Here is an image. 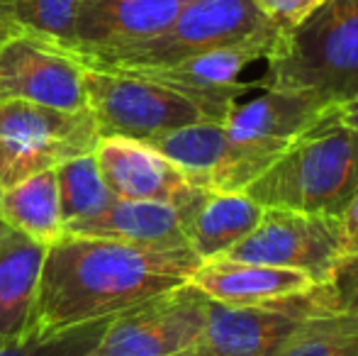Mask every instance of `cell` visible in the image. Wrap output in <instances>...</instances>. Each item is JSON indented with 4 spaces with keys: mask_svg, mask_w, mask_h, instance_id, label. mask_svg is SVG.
<instances>
[{
    "mask_svg": "<svg viewBox=\"0 0 358 356\" xmlns=\"http://www.w3.org/2000/svg\"><path fill=\"white\" fill-rule=\"evenodd\" d=\"M200 264L190 247H144L64 234L44 257L32 337L115 318L188 283Z\"/></svg>",
    "mask_w": 358,
    "mask_h": 356,
    "instance_id": "6da1fadb",
    "label": "cell"
},
{
    "mask_svg": "<svg viewBox=\"0 0 358 356\" xmlns=\"http://www.w3.org/2000/svg\"><path fill=\"white\" fill-rule=\"evenodd\" d=\"M256 88L310 95L327 108L358 95V0H324L278 32Z\"/></svg>",
    "mask_w": 358,
    "mask_h": 356,
    "instance_id": "7a4b0ae2",
    "label": "cell"
},
{
    "mask_svg": "<svg viewBox=\"0 0 358 356\" xmlns=\"http://www.w3.org/2000/svg\"><path fill=\"white\" fill-rule=\"evenodd\" d=\"M244 193L264 210L339 218L358 193V132L322 120Z\"/></svg>",
    "mask_w": 358,
    "mask_h": 356,
    "instance_id": "3957f363",
    "label": "cell"
},
{
    "mask_svg": "<svg viewBox=\"0 0 358 356\" xmlns=\"http://www.w3.org/2000/svg\"><path fill=\"white\" fill-rule=\"evenodd\" d=\"M275 29L254 0H188L161 34L110 52L73 54L85 69L122 71L137 66H161L200 52L244 42Z\"/></svg>",
    "mask_w": 358,
    "mask_h": 356,
    "instance_id": "277c9868",
    "label": "cell"
},
{
    "mask_svg": "<svg viewBox=\"0 0 358 356\" xmlns=\"http://www.w3.org/2000/svg\"><path fill=\"white\" fill-rule=\"evenodd\" d=\"M100 129L88 110L44 108L8 100L0 103V190L93 154Z\"/></svg>",
    "mask_w": 358,
    "mask_h": 356,
    "instance_id": "5b68a950",
    "label": "cell"
},
{
    "mask_svg": "<svg viewBox=\"0 0 358 356\" xmlns=\"http://www.w3.org/2000/svg\"><path fill=\"white\" fill-rule=\"evenodd\" d=\"M83 90L85 108L93 115L100 137L146 142L161 132L208 120L193 100L142 76L85 69Z\"/></svg>",
    "mask_w": 358,
    "mask_h": 356,
    "instance_id": "8992f818",
    "label": "cell"
},
{
    "mask_svg": "<svg viewBox=\"0 0 358 356\" xmlns=\"http://www.w3.org/2000/svg\"><path fill=\"white\" fill-rule=\"evenodd\" d=\"M327 105L302 93L264 90L256 100L231 108L224 120L234 152L231 190H246L292 142L322 122Z\"/></svg>",
    "mask_w": 358,
    "mask_h": 356,
    "instance_id": "52a82bcc",
    "label": "cell"
},
{
    "mask_svg": "<svg viewBox=\"0 0 358 356\" xmlns=\"http://www.w3.org/2000/svg\"><path fill=\"white\" fill-rule=\"evenodd\" d=\"M227 259L264 266L292 269L324 283L344 266L341 218L295 210H264L259 225Z\"/></svg>",
    "mask_w": 358,
    "mask_h": 356,
    "instance_id": "ba28073f",
    "label": "cell"
},
{
    "mask_svg": "<svg viewBox=\"0 0 358 356\" xmlns=\"http://www.w3.org/2000/svg\"><path fill=\"white\" fill-rule=\"evenodd\" d=\"M210 300L183 283L110 320L88 356H176L200 344Z\"/></svg>",
    "mask_w": 358,
    "mask_h": 356,
    "instance_id": "9c48e42d",
    "label": "cell"
},
{
    "mask_svg": "<svg viewBox=\"0 0 358 356\" xmlns=\"http://www.w3.org/2000/svg\"><path fill=\"white\" fill-rule=\"evenodd\" d=\"M275 37H278V29H268V32H261L244 42L200 52L193 57L178 59V62L161 64V66L122 69L115 73L142 76L146 81L176 90L183 98L193 100L208 120L224 122L227 115L236 105V98L244 95L246 90L256 88V83H239V73L249 64L266 59Z\"/></svg>",
    "mask_w": 358,
    "mask_h": 356,
    "instance_id": "30bf717a",
    "label": "cell"
},
{
    "mask_svg": "<svg viewBox=\"0 0 358 356\" xmlns=\"http://www.w3.org/2000/svg\"><path fill=\"white\" fill-rule=\"evenodd\" d=\"M329 283L264 305H222L210 300L203 344L213 356H275L315 315L324 313Z\"/></svg>",
    "mask_w": 358,
    "mask_h": 356,
    "instance_id": "8fae6325",
    "label": "cell"
},
{
    "mask_svg": "<svg viewBox=\"0 0 358 356\" xmlns=\"http://www.w3.org/2000/svg\"><path fill=\"white\" fill-rule=\"evenodd\" d=\"M85 66L69 49L20 32L0 47V103L22 100L78 113L85 108Z\"/></svg>",
    "mask_w": 358,
    "mask_h": 356,
    "instance_id": "7c38bea8",
    "label": "cell"
},
{
    "mask_svg": "<svg viewBox=\"0 0 358 356\" xmlns=\"http://www.w3.org/2000/svg\"><path fill=\"white\" fill-rule=\"evenodd\" d=\"M93 157L110 193L120 200H156L185 208L205 193L164 154L139 139L100 137Z\"/></svg>",
    "mask_w": 358,
    "mask_h": 356,
    "instance_id": "4fadbf2b",
    "label": "cell"
},
{
    "mask_svg": "<svg viewBox=\"0 0 358 356\" xmlns=\"http://www.w3.org/2000/svg\"><path fill=\"white\" fill-rule=\"evenodd\" d=\"M188 0H80L69 52H110L161 34Z\"/></svg>",
    "mask_w": 358,
    "mask_h": 356,
    "instance_id": "5bb4252c",
    "label": "cell"
},
{
    "mask_svg": "<svg viewBox=\"0 0 358 356\" xmlns=\"http://www.w3.org/2000/svg\"><path fill=\"white\" fill-rule=\"evenodd\" d=\"M208 300L222 305H264L315 288L317 280L302 271L264 266L217 257L203 262L188 280Z\"/></svg>",
    "mask_w": 358,
    "mask_h": 356,
    "instance_id": "9a60e30c",
    "label": "cell"
},
{
    "mask_svg": "<svg viewBox=\"0 0 358 356\" xmlns=\"http://www.w3.org/2000/svg\"><path fill=\"white\" fill-rule=\"evenodd\" d=\"M47 249L0 222V347L32 337Z\"/></svg>",
    "mask_w": 358,
    "mask_h": 356,
    "instance_id": "2e32d148",
    "label": "cell"
},
{
    "mask_svg": "<svg viewBox=\"0 0 358 356\" xmlns=\"http://www.w3.org/2000/svg\"><path fill=\"white\" fill-rule=\"evenodd\" d=\"M193 205V203H190ZM156 200H120L108 210L78 225H69L64 234L95 239H115L144 247H188L185 244V215L188 208Z\"/></svg>",
    "mask_w": 358,
    "mask_h": 356,
    "instance_id": "e0dca14e",
    "label": "cell"
},
{
    "mask_svg": "<svg viewBox=\"0 0 358 356\" xmlns=\"http://www.w3.org/2000/svg\"><path fill=\"white\" fill-rule=\"evenodd\" d=\"M324 313L310 318L275 356H358V259L329 280Z\"/></svg>",
    "mask_w": 358,
    "mask_h": 356,
    "instance_id": "ac0fdd59",
    "label": "cell"
},
{
    "mask_svg": "<svg viewBox=\"0 0 358 356\" xmlns=\"http://www.w3.org/2000/svg\"><path fill=\"white\" fill-rule=\"evenodd\" d=\"M264 208L244 190H205L185 215V244L200 259L224 257L254 232Z\"/></svg>",
    "mask_w": 358,
    "mask_h": 356,
    "instance_id": "d6986e66",
    "label": "cell"
},
{
    "mask_svg": "<svg viewBox=\"0 0 358 356\" xmlns=\"http://www.w3.org/2000/svg\"><path fill=\"white\" fill-rule=\"evenodd\" d=\"M149 147L164 154L195 188L229 190L234 152L224 122H193L146 139Z\"/></svg>",
    "mask_w": 358,
    "mask_h": 356,
    "instance_id": "ffe728a7",
    "label": "cell"
},
{
    "mask_svg": "<svg viewBox=\"0 0 358 356\" xmlns=\"http://www.w3.org/2000/svg\"><path fill=\"white\" fill-rule=\"evenodd\" d=\"M0 222L44 247L59 242L64 237V218L57 169L0 190Z\"/></svg>",
    "mask_w": 358,
    "mask_h": 356,
    "instance_id": "44dd1931",
    "label": "cell"
},
{
    "mask_svg": "<svg viewBox=\"0 0 358 356\" xmlns=\"http://www.w3.org/2000/svg\"><path fill=\"white\" fill-rule=\"evenodd\" d=\"M59 200H62L64 229L95 218L113 205L115 195L110 193L103 173L93 154L71 159L57 169Z\"/></svg>",
    "mask_w": 358,
    "mask_h": 356,
    "instance_id": "7402d4cb",
    "label": "cell"
},
{
    "mask_svg": "<svg viewBox=\"0 0 358 356\" xmlns=\"http://www.w3.org/2000/svg\"><path fill=\"white\" fill-rule=\"evenodd\" d=\"M20 29L69 49L80 0H10Z\"/></svg>",
    "mask_w": 358,
    "mask_h": 356,
    "instance_id": "603a6c76",
    "label": "cell"
},
{
    "mask_svg": "<svg viewBox=\"0 0 358 356\" xmlns=\"http://www.w3.org/2000/svg\"><path fill=\"white\" fill-rule=\"evenodd\" d=\"M110 320L113 318H103L49 337H29L24 342L5 344L0 347V356H88L105 334Z\"/></svg>",
    "mask_w": 358,
    "mask_h": 356,
    "instance_id": "cb8c5ba5",
    "label": "cell"
},
{
    "mask_svg": "<svg viewBox=\"0 0 358 356\" xmlns=\"http://www.w3.org/2000/svg\"><path fill=\"white\" fill-rule=\"evenodd\" d=\"M254 3L278 32H290L305 22L324 0H254Z\"/></svg>",
    "mask_w": 358,
    "mask_h": 356,
    "instance_id": "d4e9b609",
    "label": "cell"
},
{
    "mask_svg": "<svg viewBox=\"0 0 358 356\" xmlns=\"http://www.w3.org/2000/svg\"><path fill=\"white\" fill-rule=\"evenodd\" d=\"M341 218V229H344V257L358 259V193L354 195L346 210L339 215Z\"/></svg>",
    "mask_w": 358,
    "mask_h": 356,
    "instance_id": "484cf974",
    "label": "cell"
},
{
    "mask_svg": "<svg viewBox=\"0 0 358 356\" xmlns=\"http://www.w3.org/2000/svg\"><path fill=\"white\" fill-rule=\"evenodd\" d=\"M322 120H324V122L339 124V127H346V129H354V132H358V95L344 100V103L329 105Z\"/></svg>",
    "mask_w": 358,
    "mask_h": 356,
    "instance_id": "4316f807",
    "label": "cell"
},
{
    "mask_svg": "<svg viewBox=\"0 0 358 356\" xmlns=\"http://www.w3.org/2000/svg\"><path fill=\"white\" fill-rule=\"evenodd\" d=\"M20 32H22V29L15 22L10 0H0V47H3L5 42H10L13 37H17Z\"/></svg>",
    "mask_w": 358,
    "mask_h": 356,
    "instance_id": "83f0119b",
    "label": "cell"
},
{
    "mask_svg": "<svg viewBox=\"0 0 358 356\" xmlns=\"http://www.w3.org/2000/svg\"><path fill=\"white\" fill-rule=\"evenodd\" d=\"M176 356H213V354H210L208 349L203 347V344H198V347L185 349V352H180V354H176Z\"/></svg>",
    "mask_w": 358,
    "mask_h": 356,
    "instance_id": "f1b7e54d",
    "label": "cell"
}]
</instances>
